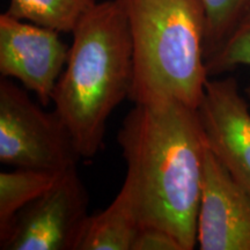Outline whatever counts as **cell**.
<instances>
[{
    "mask_svg": "<svg viewBox=\"0 0 250 250\" xmlns=\"http://www.w3.org/2000/svg\"><path fill=\"white\" fill-rule=\"evenodd\" d=\"M142 226L197 243L206 144L196 109L179 101L134 104L117 136Z\"/></svg>",
    "mask_w": 250,
    "mask_h": 250,
    "instance_id": "obj_1",
    "label": "cell"
},
{
    "mask_svg": "<svg viewBox=\"0 0 250 250\" xmlns=\"http://www.w3.org/2000/svg\"><path fill=\"white\" fill-rule=\"evenodd\" d=\"M72 34L73 43L52 103L79 155L90 159L103 147L112 111L130 96L132 39L118 0L96 2Z\"/></svg>",
    "mask_w": 250,
    "mask_h": 250,
    "instance_id": "obj_2",
    "label": "cell"
},
{
    "mask_svg": "<svg viewBox=\"0 0 250 250\" xmlns=\"http://www.w3.org/2000/svg\"><path fill=\"white\" fill-rule=\"evenodd\" d=\"M129 21L134 104L179 101L197 109L208 80L201 0H118Z\"/></svg>",
    "mask_w": 250,
    "mask_h": 250,
    "instance_id": "obj_3",
    "label": "cell"
},
{
    "mask_svg": "<svg viewBox=\"0 0 250 250\" xmlns=\"http://www.w3.org/2000/svg\"><path fill=\"white\" fill-rule=\"evenodd\" d=\"M8 78L0 80V161L17 168L62 173L81 156L70 131Z\"/></svg>",
    "mask_w": 250,
    "mask_h": 250,
    "instance_id": "obj_4",
    "label": "cell"
},
{
    "mask_svg": "<svg viewBox=\"0 0 250 250\" xmlns=\"http://www.w3.org/2000/svg\"><path fill=\"white\" fill-rule=\"evenodd\" d=\"M87 192L77 166L62 171L57 181L15 218L5 250H74L88 217Z\"/></svg>",
    "mask_w": 250,
    "mask_h": 250,
    "instance_id": "obj_5",
    "label": "cell"
},
{
    "mask_svg": "<svg viewBox=\"0 0 250 250\" xmlns=\"http://www.w3.org/2000/svg\"><path fill=\"white\" fill-rule=\"evenodd\" d=\"M70 49L59 33L39 24L0 15V73L35 93L42 105L52 102V93L66 66Z\"/></svg>",
    "mask_w": 250,
    "mask_h": 250,
    "instance_id": "obj_6",
    "label": "cell"
},
{
    "mask_svg": "<svg viewBox=\"0 0 250 250\" xmlns=\"http://www.w3.org/2000/svg\"><path fill=\"white\" fill-rule=\"evenodd\" d=\"M196 111L206 147L250 192V110L235 78L208 79Z\"/></svg>",
    "mask_w": 250,
    "mask_h": 250,
    "instance_id": "obj_7",
    "label": "cell"
},
{
    "mask_svg": "<svg viewBox=\"0 0 250 250\" xmlns=\"http://www.w3.org/2000/svg\"><path fill=\"white\" fill-rule=\"evenodd\" d=\"M201 250H250V192L206 148L197 217Z\"/></svg>",
    "mask_w": 250,
    "mask_h": 250,
    "instance_id": "obj_8",
    "label": "cell"
},
{
    "mask_svg": "<svg viewBox=\"0 0 250 250\" xmlns=\"http://www.w3.org/2000/svg\"><path fill=\"white\" fill-rule=\"evenodd\" d=\"M140 227L136 202L123 183L105 210L87 217L74 250H132Z\"/></svg>",
    "mask_w": 250,
    "mask_h": 250,
    "instance_id": "obj_9",
    "label": "cell"
},
{
    "mask_svg": "<svg viewBox=\"0 0 250 250\" xmlns=\"http://www.w3.org/2000/svg\"><path fill=\"white\" fill-rule=\"evenodd\" d=\"M62 173L29 168L0 173V246L7 241L17 215L44 193Z\"/></svg>",
    "mask_w": 250,
    "mask_h": 250,
    "instance_id": "obj_10",
    "label": "cell"
},
{
    "mask_svg": "<svg viewBox=\"0 0 250 250\" xmlns=\"http://www.w3.org/2000/svg\"><path fill=\"white\" fill-rule=\"evenodd\" d=\"M95 0H9L6 13L58 33H73Z\"/></svg>",
    "mask_w": 250,
    "mask_h": 250,
    "instance_id": "obj_11",
    "label": "cell"
},
{
    "mask_svg": "<svg viewBox=\"0 0 250 250\" xmlns=\"http://www.w3.org/2000/svg\"><path fill=\"white\" fill-rule=\"evenodd\" d=\"M206 18L205 59L220 48L250 6V0H201Z\"/></svg>",
    "mask_w": 250,
    "mask_h": 250,
    "instance_id": "obj_12",
    "label": "cell"
},
{
    "mask_svg": "<svg viewBox=\"0 0 250 250\" xmlns=\"http://www.w3.org/2000/svg\"><path fill=\"white\" fill-rule=\"evenodd\" d=\"M240 65H250V6L217 51L206 58L208 76H219Z\"/></svg>",
    "mask_w": 250,
    "mask_h": 250,
    "instance_id": "obj_13",
    "label": "cell"
},
{
    "mask_svg": "<svg viewBox=\"0 0 250 250\" xmlns=\"http://www.w3.org/2000/svg\"><path fill=\"white\" fill-rule=\"evenodd\" d=\"M132 250H183L179 240L168 230L155 226H142Z\"/></svg>",
    "mask_w": 250,
    "mask_h": 250,
    "instance_id": "obj_14",
    "label": "cell"
},
{
    "mask_svg": "<svg viewBox=\"0 0 250 250\" xmlns=\"http://www.w3.org/2000/svg\"><path fill=\"white\" fill-rule=\"evenodd\" d=\"M246 94L248 95V98L250 99V86L247 87V88H246Z\"/></svg>",
    "mask_w": 250,
    "mask_h": 250,
    "instance_id": "obj_15",
    "label": "cell"
}]
</instances>
